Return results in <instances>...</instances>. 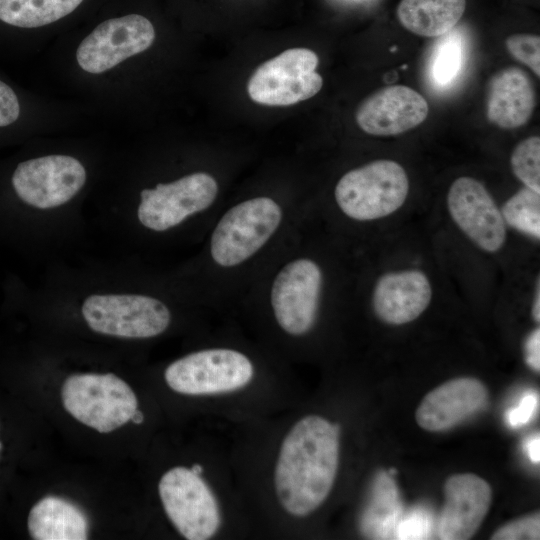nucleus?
I'll return each mask as SVG.
<instances>
[{"label": "nucleus", "mask_w": 540, "mask_h": 540, "mask_svg": "<svg viewBox=\"0 0 540 540\" xmlns=\"http://www.w3.org/2000/svg\"><path fill=\"white\" fill-rule=\"evenodd\" d=\"M312 216L305 199L279 188L226 201L203 236L195 262V296L212 305L238 303Z\"/></svg>", "instance_id": "obj_1"}, {"label": "nucleus", "mask_w": 540, "mask_h": 540, "mask_svg": "<svg viewBox=\"0 0 540 540\" xmlns=\"http://www.w3.org/2000/svg\"><path fill=\"white\" fill-rule=\"evenodd\" d=\"M313 216L263 268L238 303L266 317L282 336L308 337L332 296V267L313 233Z\"/></svg>", "instance_id": "obj_2"}, {"label": "nucleus", "mask_w": 540, "mask_h": 540, "mask_svg": "<svg viewBox=\"0 0 540 540\" xmlns=\"http://www.w3.org/2000/svg\"><path fill=\"white\" fill-rule=\"evenodd\" d=\"M339 427L319 415L296 422L284 438L274 474L275 491L291 515L306 516L329 495L338 470Z\"/></svg>", "instance_id": "obj_3"}, {"label": "nucleus", "mask_w": 540, "mask_h": 540, "mask_svg": "<svg viewBox=\"0 0 540 540\" xmlns=\"http://www.w3.org/2000/svg\"><path fill=\"white\" fill-rule=\"evenodd\" d=\"M225 202L221 180L213 172L197 170L143 189L137 219L159 234L195 223L204 236Z\"/></svg>", "instance_id": "obj_4"}, {"label": "nucleus", "mask_w": 540, "mask_h": 540, "mask_svg": "<svg viewBox=\"0 0 540 540\" xmlns=\"http://www.w3.org/2000/svg\"><path fill=\"white\" fill-rule=\"evenodd\" d=\"M409 180L396 161L378 159L346 171L333 192L336 213L351 223H367L396 212L405 203Z\"/></svg>", "instance_id": "obj_5"}, {"label": "nucleus", "mask_w": 540, "mask_h": 540, "mask_svg": "<svg viewBox=\"0 0 540 540\" xmlns=\"http://www.w3.org/2000/svg\"><path fill=\"white\" fill-rule=\"evenodd\" d=\"M255 373L254 362L232 346H212L173 361L164 372L167 385L186 395H212L238 390Z\"/></svg>", "instance_id": "obj_6"}, {"label": "nucleus", "mask_w": 540, "mask_h": 540, "mask_svg": "<svg viewBox=\"0 0 540 540\" xmlns=\"http://www.w3.org/2000/svg\"><path fill=\"white\" fill-rule=\"evenodd\" d=\"M61 398L68 413L101 433L126 424L138 407L130 386L112 373L73 374L64 381Z\"/></svg>", "instance_id": "obj_7"}, {"label": "nucleus", "mask_w": 540, "mask_h": 540, "mask_svg": "<svg viewBox=\"0 0 540 540\" xmlns=\"http://www.w3.org/2000/svg\"><path fill=\"white\" fill-rule=\"evenodd\" d=\"M81 311L93 331L129 339L159 336L172 322L167 302L151 294H95Z\"/></svg>", "instance_id": "obj_8"}, {"label": "nucleus", "mask_w": 540, "mask_h": 540, "mask_svg": "<svg viewBox=\"0 0 540 540\" xmlns=\"http://www.w3.org/2000/svg\"><path fill=\"white\" fill-rule=\"evenodd\" d=\"M318 64L311 49H287L257 67L247 83L248 95L267 106H290L312 98L323 86Z\"/></svg>", "instance_id": "obj_9"}, {"label": "nucleus", "mask_w": 540, "mask_h": 540, "mask_svg": "<svg viewBox=\"0 0 540 540\" xmlns=\"http://www.w3.org/2000/svg\"><path fill=\"white\" fill-rule=\"evenodd\" d=\"M163 508L179 533L188 540H206L221 523L218 502L206 482L191 469L177 466L158 484Z\"/></svg>", "instance_id": "obj_10"}, {"label": "nucleus", "mask_w": 540, "mask_h": 540, "mask_svg": "<svg viewBox=\"0 0 540 540\" xmlns=\"http://www.w3.org/2000/svg\"><path fill=\"white\" fill-rule=\"evenodd\" d=\"M85 180V168L76 158L49 155L20 162L12 174L11 184L22 203L49 209L71 200Z\"/></svg>", "instance_id": "obj_11"}, {"label": "nucleus", "mask_w": 540, "mask_h": 540, "mask_svg": "<svg viewBox=\"0 0 540 540\" xmlns=\"http://www.w3.org/2000/svg\"><path fill=\"white\" fill-rule=\"evenodd\" d=\"M155 39L152 23L130 14L104 21L79 45L76 59L86 72L98 74L148 49Z\"/></svg>", "instance_id": "obj_12"}, {"label": "nucleus", "mask_w": 540, "mask_h": 540, "mask_svg": "<svg viewBox=\"0 0 540 540\" xmlns=\"http://www.w3.org/2000/svg\"><path fill=\"white\" fill-rule=\"evenodd\" d=\"M447 208L458 228L477 247L495 253L504 246L506 223L480 181L469 176L454 180L447 193Z\"/></svg>", "instance_id": "obj_13"}, {"label": "nucleus", "mask_w": 540, "mask_h": 540, "mask_svg": "<svg viewBox=\"0 0 540 540\" xmlns=\"http://www.w3.org/2000/svg\"><path fill=\"white\" fill-rule=\"evenodd\" d=\"M445 502L436 522L442 540H467L480 528L492 498L490 485L472 473L450 476L444 485Z\"/></svg>", "instance_id": "obj_14"}, {"label": "nucleus", "mask_w": 540, "mask_h": 540, "mask_svg": "<svg viewBox=\"0 0 540 540\" xmlns=\"http://www.w3.org/2000/svg\"><path fill=\"white\" fill-rule=\"evenodd\" d=\"M429 112L426 99L404 85H391L367 97L357 108L358 126L374 136H393L420 125Z\"/></svg>", "instance_id": "obj_15"}, {"label": "nucleus", "mask_w": 540, "mask_h": 540, "mask_svg": "<svg viewBox=\"0 0 540 540\" xmlns=\"http://www.w3.org/2000/svg\"><path fill=\"white\" fill-rule=\"evenodd\" d=\"M489 393L478 379L461 377L430 391L416 411L418 425L432 432L450 429L483 410Z\"/></svg>", "instance_id": "obj_16"}, {"label": "nucleus", "mask_w": 540, "mask_h": 540, "mask_svg": "<svg viewBox=\"0 0 540 540\" xmlns=\"http://www.w3.org/2000/svg\"><path fill=\"white\" fill-rule=\"evenodd\" d=\"M431 299V283L418 269L387 272L378 277L371 291L375 315L391 325H403L417 319Z\"/></svg>", "instance_id": "obj_17"}, {"label": "nucleus", "mask_w": 540, "mask_h": 540, "mask_svg": "<svg viewBox=\"0 0 540 540\" xmlns=\"http://www.w3.org/2000/svg\"><path fill=\"white\" fill-rule=\"evenodd\" d=\"M536 93L529 75L518 67L498 71L489 81L486 113L490 122L503 129H515L530 119Z\"/></svg>", "instance_id": "obj_18"}, {"label": "nucleus", "mask_w": 540, "mask_h": 540, "mask_svg": "<svg viewBox=\"0 0 540 540\" xmlns=\"http://www.w3.org/2000/svg\"><path fill=\"white\" fill-rule=\"evenodd\" d=\"M30 536L36 540H85L88 521L73 503L48 496L38 501L27 519Z\"/></svg>", "instance_id": "obj_19"}, {"label": "nucleus", "mask_w": 540, "mask_h": 540, "mask_svg": "<svg viewBox=\"0 0 540 540\" xmlns=\"http://www.w3.org/2000/svg\"><path fill=\"white\" fill-rule=\"evenodd\" d=\"M465 8L466 0H401L397 17L416 35L439 37L456 26Z\"/></svg>", "instance_id": "obj_20"}, {"label": "nucleus", "mask_w": 540, "mask_h": 540, "mask_svg": "<svg viewBox=\"0 0 540 540\" xmlns=\"http://www.w3.org/2000/svg\"><path fill=\"white\" fill-rule=\"evenodd\" d=\"M403 513L396 483L390 473L379 472L360 519L361 533L370 539H396V529Z\"/></svg>", "instance_id": "obj_21"}, {"label": "nucleus", "mask_w": 540, "mask_h": 540, "mask_svg": "<svg viewBox=\"0 0 540 540\" xmlns=\"http://www.w3.org/2000/svg\"><path fill=\"white\" fill-rule=\"evenodd\" d=\"M83 0H0V20L22 28L53 23L73 12Z\"/></svg>", "instance_id": "obj_22"}, {"label": "nucleus", "mask_w": 540, "mask_h": 540, "mask_svg": "<svg viewBox=\"0 0 540 540\" xmlns=\"http://www.w3.org/2000/svg\"><path fill=\"white\" fill-rule=\"evenodd\" d=\"M506 224L533 238L540 237V193L524 186L500 209Z\"/></svg>", "instance_id": "obj_23"}, {"label": "nucleus", "mask_w": 540, "mask_h": 540, "mask_svg": "<svg viewBox=\"0 0 540 540\" xmlns=\"http://www.w3.org/2000/svg\"><path fill=\"white\" fill-rule=\"evenodd\" d=\"M439 41L431 59L430 73L435 85L448 86L458 76L464 62V44L460 34L449 31Z\"/></svg>", "instance_id": "obj_24"}, {"label": "nucleus", "mask_w": 540, "mask_h": 540, "mask_svg": "<svg viewBox=\"0 0 540 540\" xmlns=\"http://www.w3.org/2000/svg\"><path fill=\"white\" fill-rule=\"evenodd\" d=\"M510 164L514 175L524 186L540 193V138L531 136L513 150Z\"/></svg>", "instance_id": "obj_25"}, {"label": "nucleus", "mask_w": 540, "mask_h": 540, "mask_svg": "<svg viewBox=\"0 0 540 540\" xmlns=\"http://www.w3.org/2000/svg\"><path fill=\"white\" fill-rule=\"evenodd\" d=\"M434 530L432 512L425 507H415L403 513L396 529V539H429Z\"/></svg>", "instance_id": "obj_26"}, {"label": "nucleus", "mask_w": 540, "mask_h": 540, "mask_svg": "<svg viewBox=\"0 0 540 540\" xmlns=\"http://www.w3.org/2000/svg\"><path fill=\"white\" fill-rule=\"evenodd\" d=\"M509 53L540 76V37L533 34H514L506 41Z\"/></svg>", "instance_id": "obj_27"}, {"label": "nucleus", "mask_w": 540, "mask_h": 540, "mask_svg": "<svg viewBox=\"0 0 540 540\" xmlns=\"http://www.w3.org/2000/svg\"><path fill=\"white\" fill-rule=\"evenodd\" d=\"M540 538L539 513L524 516L499 528L491 537L494 540H519Z\"/></svg>", "instance_id": "obj_28"}, {"label": "nucleus", "mask_w": 540, "mask_h": 540, "mask_svg": "<svg viewBox=\"0 0 540 540\" xmlns=\"http://www.w3.org/2000/svg\"><path fill=\"white\" fill-rule=\"evenodd\" d=\"M538 403L539 398L535 391L526 392L518 405L506 413L507 423L513 428L526 425L535 415Z\"/></svg>", "instance_id": "obj_29"}, {"label": "nucleus", "mask_w": 540, "mask_h": 540, "mask_svg": "<svg viewBox=\"0 0 540 540\" xmlns=\"http://www.w3.org/2000/svg\"><path fill=\"white\" fill-rule=\"evenodd\" d=\"M20 114V106L15 92L0 81V127L14 123Z\"/></svg>", "instance_id": "obj_30"}, {"label": "nucleus", "mask_w": 540, "mask_h": 540, "mask_svg": "<svg viewBox=\"0 0 540 540\" xmlns=\"http://www.w3.org/2000/svg\"><path fill=\"white\" fill-rule=\"evenodd\" d=\"M526 363L534 370H540V329L537 328L528 336L525 343Z\"/></svg>", "instance_id": "obj_31"}, {"label": "nucleus", "mask_w": 540, "mask_h": 540, "mask_svg": "<svg viewBox=\"0 0 540 540\" xmlns=\"http://www.w3.org/2000/svg\"><path fill=\"white\" fill-rule=\"evenodd\" d=\"M523 449L527 457L533 463H539L540 461V438L539 434L528 437L523 444Z\"/></svg>", "instance_id": "obj_32"}, {"label": "nucleus", "mask_w": 540, "mask_h": 540, "mask_svg": "<svg viewBox=\"0 0 540 540\" xmlns=\"http://www.w3.org/2000/svg\"><path fill=\"white\" fill-rule=\"evenodd\" d=\"M536 291L534 295L533 305H532V316L536 322L540 321V284L539 279L537 280Z\"/></svg>", "instance_id": "obj_33"}, {"label": "nucleus", "mask_w": 540, "mask_h": 540, "mask_svg": "<svg viewBox=\"0 0 540 540\" xmlns=\"http://www.w3.org/2000/svg\"><path fill=\"white\" fill-rule=\"evenodd\" d=\"M143 420H144L143 413L140 410L136 409V411L134 412L131 418V421L135 424H140L143 422Z\"/></svg>", "instance_id": "obj_34"}, {"label": "nucleus", "mask_w": 540, "mask_h": 540, "mask_svg": "<svg viewBox=\"0 0 540 540\" xmlns=\"http://www.w3.org/2000/svg\"><path fill=\"white\" fill-rule=\"evenodd\" d=\"M190 469L198 475H201L203 472V467L200 464H194Z\"/></svg>", "instance_id": "obj_35"}, {"label": "nucleus", "mask_w": 540, "mask_h": 540, "mask_svg": "<svg viewBox=\"0 0 540 540\" xmlns=\"http://www.w3.org/2000/svg\"><path fill=\"white\" fill-rule=\"evenodd\" d=\"M1 449H2V444H1V442H0V450H1Z\"/></svg>", "instance_id": "obj_36"}]
</instances>
